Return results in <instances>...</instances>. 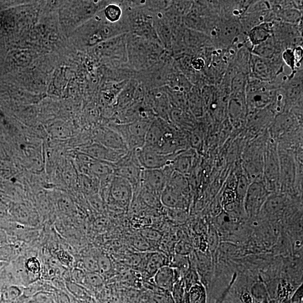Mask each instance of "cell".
<instances>
[{
    "label": "cell",
    "instance_id": "obj_1",
    "mask_svg": "<svg viewBox=\"0 0 303 303\" xmlns=\"http://www.w3.org/2000/svg\"><path fill=\"white\" fill-rule=\"evenodd\" d=\"M145 146L163 155L186 150V140L169 122L156 117L149 127Z\"/></svg>",
    "mask_w": 303,
    "mask_h": 303
},
{
    "label": "cell",
    "instance_id": "obj_2",
    "mask_svg": "<svg viewBox=\"0 0 303 303\" xmlns=\"http://www.w3.org/2000/svg\"><path fill=\"white\" fill-rule=\"evenodd\" d=\"M152 121L138 120L128 124H119L112 129L124 139L128 151H135L145 146L146 135Z\"/></svg>",
    "mask_w": 303,
    "mask_h": 303
},
{
    "label": "cell",
    "instance_id": "obj_3",
    "mask_svg": "<svg viewBox=\"0 0 303 303\" xmlns=\"http://www.w3.org/2000/svg\"><path fill=\"white\" fill-rule=\"evenodd\" d=\"M114 175L124 179L133 188L134 194L141 187L143 168L139 163L135 151H129L120 160L114 164Z\"/></svg>",
    "mask_w": 303,
    "mask_h": 303
},
{
    "label": "cell",
    "instance_id": "obj_4",
    "mask_svg": "<svg viewBox=\"0 0 303 303\" xmlns=\"http://www.w3.org/2000/svg\"><path fill=\"white\" fill-rule=\"evenodd\" d=\"M133 197L134 191L132 185L125 179L114 176L107 202L117 209L127 210L130 208Z\"/></svg>",
    "mask_w": 303,
    "mask_h": 303
},
{
    "label": "cell",
    "instance_id": "obj_5",
    "mask_svg": "<svg viewBox=\"0 0 303 303\" xmlns=\"http://www.w3.org/2000/svg\"><path fill=\"white\" fill-rule=\"evenodd\" d=\"M270 193L265 185L255 182L249 185L244 199V209L246 215L254 218L261 213Z\"/></svg>",
    "mask_w": 303,
    "mask_h": 303
},
{
    "label": "cell",
    "instance_id": "obj_6",
    "mask_svg": "<svg viewBox=\"0 0 303 303\" xmlns=\"http://www.w3.org/2000/svg\"><path fill=\"white\" fill-rule=\"evenodd\" d=\"M173 171L170 166L160 169H143L141 186L161 196Z\"/></svg>",
    "mask_w": 303,
    "mask_h": 303
},
{
    "label": "cell",
    "instance_id": "obj_7",
    "mask_svg": "<svg viewBox=\"0 0 303 303\" xmlns=\"http://www.w3.org/2000/svg\"><path fill=\"white\" fill-rule=\"evenodd\" d=\"M135 152L143 169H160L170 166L173 159L179 152L163 155L145 146L137 149Z\"/></svg>",
    "mask_w": 303,
    "mask_h": 303
},
{
    "label": "cell",
    "instance_id": "obj_8",
    "mask_svg": "<svg viewBox=\"0 0 303 303\" xmlns=\"http://www.w3.org/2000/svg\"><path fill=\"white\" fill-rule=\"evenodd\" d=\"M86 155L96 160L114 164L124 157L128 151L113 150L103 146L100 143L94 144L85 147L84 150Z\"/></svg>",
    "mask_w": 303,
    "mask_h": 303
},
{
    "label": "cell",
    "instance_id": "obj_9",
    "mask_svg": "<svg viewBox=\"0 0 303 303\" xmlns=\"http://www.w3.org/2000/svg\"><path fill=\"white\" fill-rule=\"evenodd\" d=\"M283 279L290 282L297 288L302 285V261L300 256L287 257L282 264Z\"/></svg>",
    "mask_w": 303,
    "mask_h": 303
},
{
    "label": "cell",
    "instance_id": "obj_10",
    "mask_svg": "<svg viewBox=\"0 0 303 303\" xmlns=\"http://www.w3.org/2000/svg\"><path fill=\"white\" fill-rule=\"evenodd\" d=\"M186 195L167 186L163 189L160 200L162 205L167 208L183 209L186 208Z\"/></svg>",
    "mask_w": 303,
    "mask_h": 303
},
{
    "label": "cell",
    "instance_id": "obj_11",
    "mask_svg": "<svg viewBox=\"0 0 303 303\" xmlns=\"http://www.w3.org/2000/svg\"><path fill=\"white\" fill-rule=\"evenodd\" d=\"M144 269L147 275L152 277L162 267L168 265V255L160 251L148 252L143 258Z\"/></svg>",
    "mask_w": 303,
    "mask_h": 303
},
{
    "label": "cell",
    "instance_id": "obj_12",
    "mask_svg": "<svg viewBox=\"0 0 303 303\" xmlns=\"http://www.w3.org/2000/svg\"><path fill=\"white\" fill-rule=\"evenodd\" d=\"M283 51L280 43L272 35L265 42L254 46L251 53L261 58L270 59L277 54H282Z\"/></svg>",
    "mask_w": 303,
    "mask_h": 303
},
{
    "label": "cell",
    "instance_id": "obj_13",
    "mask_svg": "<svg viewBox=\"0 0 303 303\" xmlns=\"http://www.w3.org/2000/svg\"><path fill=\"white\" fill-rule=\"evenodd\" d=\"M194 159V154L192 151L185 150L179 152L174 157L170 166L174 171L185 176L191 172Z\"/></svg>",
    "mask_w": 303,
    "mask_h": 303
},
{
    "label": "cell",
    "instance_id": "obj_14",
    "mask_svg": "<svg viewBox=\"0 0 303 303\" xmlns=\"http://www.w3.org/2000/svg\"><path fill=\"white\" fill-rule=\"evenodd\" d=\"M274 22H264L251 29L248 33L249 42L253 47L265 42L273 35Z\"/></svg>",
    "mask_w": 303,
    "mask_h": 303
},
{
    "label": "cell",
    "instance_id": "obj_15",
    "mask_svg": "<svg viewBox=\"0 0 303 303\" xmlns=\"http://www.w3.org/2000/svg\"><path fill=\"white\" fill-rule=\"evenodd\" d=\"M99 143L113 150L129 151L126 144L119 133L114 130L108 129L98 137Z\"/></svg>",
    "mask_w": 303,
    "mask_h": 303
},
{
    "label": "cell",
    "instance_id": "obj_16",
    "mask_svg": "<svg viewBox=\"0 0 303 303\" xmlns=\"http://www.w3.org/2000/svg\"><path fill=\"white\" fill-rule=\"evenodd\" d=\"M152 279L157 287L167 291H171L177 282L174 270L168 266L162 267L158 270Z\"/></svg>",
    "mask_w": 303,
    "mask_h": 303
},
{
    "label": "cell",
    "instance_id": "obj_17",
    "mask_svg": "<svg viewBox=\"0 0 303 303\" xmlns=\"http://www.w3.org/2000/svg\"><path fill=\"white\" fill-rule=\"evenodd\" d=\"M285 199L283 197L273 196L267 199L263 208L265 214L268 218L278 217L285 207Z\"/></svg>",
    "mask_w": 303,
    "mask_h": 303
},
{
    "label": "cell",
    "instance_id": "obj_18",
    "mask_svg": "<svg viewBox=\"0 0 303 303\" xmlns=\"http://www.w3.org/2000/svg\"><path fill=\"white\" fill-rule=\"evenodd\" d=\"M207 290L199 282L187 291L184 303H207Z\"/></svg>",
    "mask_w": 303,
    "mask_h": 303
},
{
    "label": "cell",
    "instance_id": "obj_19",
    "mask_svg": "<svg viewBox=\"0 0 303 303\" xmlns=\"http://www.w3.org/2000/svg\"><path fill=\"white\" fill-rule=\"evenodd\" d=\"M137 90V82L131 80L127 83L119 95L117 100V106L119 109H125L129 105L132 100L134 99Z\"/></svg>",
    "mask_w": 303,
    "mask_h": 303
},
{
    "label": "cell",
    "instance_id": "obj_20",
    "mask_svg": "<svg viewBox=\"0 0 303 303\" xmlns=\"http://www.w3.org/2000/svg\"><path fill=\"white\" fill-rule=\"evenodd\" d=\"M259 277L260 278L259 276ZM249 291L254 302L261 303L270 301V298L268 289L264 282L261 279H259L251 285Z\"/></svg>",
    "mask_w": 303,
    "mask_h": 303
},
{
    "label": "cell",
    "instance_id": "obj_21",
    "mask_svg": "<svg viewBox=\"0 0 303 303\" xmlns=\"http://www.w3.org/2000/svg\"><path fill=\"white\" fill-rule=\"evenodd\" d=\"M168 266L184 275L189 268V256H184L173 253L168 255Z\"/></svg>",
    "mask_w": 303,
    "mask_h": 303
},
{
    "label": "cell",
    "instance_id": "obj_22",
    "mask_svg": "<svg viewBox=\"0 0 303 303\" xmlns=\"http://www.w3.org/2000/svg\"><path fill=\"white\" fill-rule=\"evenodd\" d=\"M248 77V75L241 72L234 75L230 85L233 94L244 93L247 83Z\"/></svg>",
    "mask_w": 303,
    "mask_h": 303
},
{
    "label": "cell",
    "instance_id": "obj_23",
    "mask_svg": "<svg viewBox=\"0 0 303 303\" xmlns=\"http://www.w3.org/2000/svg\"><path fill=\"white\" fill-rule=\"evenodd\" d=\"M207 241L208 251L214 256L215 253H217L221 241L217 230L213 225H210L208 228Z\"/></svg>",
    "mask_w": 303,
    "mask_h": 303
},
{
    "label": "cell",
    "instance_id": "obj_24",
    "mask_svg": "<svg viewBox=\"0 0 303 303\" xmlns=\"http://www.w3.org/2000/svg\"><path fill=\"white\" fill-rule=\"evenodd\" d=\"M104 15L108 22L116 23L121 20L122 16V10L119 5L111 4L105 9Z\"/></svg>",
    "mask_w": 303,
    "mask_h": 303
},
{
    "label": "cell",
    "instance_id": "obj_25",
    "mask_svg": "<svg viewBox=\"0 0 303 303\" xmlns=\"http://www.w3.org/2000/svg\"><path fill=\"white\" fill-rule=\"evenodd\" d=\"M266 167V174L267 179L270 182H274L276 181L277 177H279L278 174L279 167L277 166L276 158L274 154L271 153L269 156L268 162H267Z\"/></svg>",
    "mask_w": 303,
    "mask_h": 303
},
{
    "label": "cell",
    "instance_id": "obj_26",
    "mask_svg": "<svg viewBox=\"0 0 303 303\" xmlns=\"http://www.w3.org/2000/svg\"><path fill=\"white\" fill-rule=\"evenodd\" d=\"M183 280L187 291H188L192 286L201 282L196 268H195L194 266L191 263H190L188 270L184 275Z\"/></svg>",
    "mask_w": 303,
    "mask_h": 303
},
{
    "label": "cell",
    "instance_id": "obj_27",
    "mask_svg": "<svg viewBox=\"0 0 303 303\" xmlns=\"http://www.w3.org/2000/svg\"><path fill=\"white\" fill-rule=\"evenodd\" d=\"M171 291L175 303L185 302L187 291L183 279L178 280L174 284Z\"/></svg>",
    "mask_w": 303,
    "mask_h": 303
},
{
    "label": "cell",
    "instance_id": "obj_28",
    "mask_svg": "<svg viewBox=\"0 0 303 303\" xmlns=\"http://www.w3.org/2000/svg\"><path fill=\"white\" fill-rule=\"evenodd\" d=\"M140 235L150 242L159 243L163 237V234L157 229L153 228L143 229L141 231Z\"/></svg>",
    "mask_w": 303,
    "mask_h": 303
},
{
    "label": "cell",
    "instance_id": "obj_29",
    "mask_svg": "<svg viewBox=\"0 0 303 303\" xmlns=\"http://www.w3.org/2000/svg\"><path fill=\"white\" fill-rule=\"evenodd\" d=\"M194 250L192 244L186 240L178 241L175 245L174 253L178 255L189 256Z\"/></svg>",
    "mask_w": 303,
    "mask_h": 303
},
{
    "label": "cell",
    "instance_id": "obj_30",
    "mask_svg": "<svg viewBox=\"0 0 303 303\" xmlns=\"http://www.w3.org/2000/svg\"><path fill=\"white\" fill-rule=\"evenodd\" d=\"M24 266L28 273L32 275L38 274L42 269L39 260L34 256L25 260Z\"/></svg>",
    "mask_w": 303,
    "mask_h": 303
},
{
    "label": "cell",
    "instance_id": "obj_31",
    "mask_svg": "<svg viewBox=\"0 0 303 303\" xmlns=\"http://www.w3.org/2000/svg\"><path fill=\"white\" fill-rule=\"evenodd\" d=\"M133 244L134 247L138 250L147 251V252L155 251L153 249V244L143 238L141 235L133 240Z\"/></svg>",
    "mask_w": 303,
    "mask_h": 303
},
{
    "label": "cell",
    "instance_id": "obj_32",
    "mask_svg": "<svg viewBox=\"0 0 303 303\" xmlns=\"http://www.w3.org/2000/svg\"><path fill=\"white\" fill-rule=\"evenodd\" d=\"M104 282V279L98 272H88L86 274L84 284L97 287L102 286Z\"/></svg>",
    "mask_w": 303,
    "mask_h": 303
},
{
    "label": "cell",
    "instance_id": "obj_33",
    "mask_svg": "<svg viewBox=\"0 0 303 303\" xmlns=\"http://www.w3.org/2000/svg\"><path fill=\"white\" fill-rule=\"evenodd\" d=\"M82 270H86L88 272H99L98 263L97 258L92 256H87L81 261Z\"/></svg>",
    "mask_w": 303,
    "mask_h": 303
},
{
    "label": "cell",
    "instance_id": "obj_34",
    "mask_svg": "<svg viewBox=\"0 0 303 303\" xmlns=\"http://www.w3.org/2000/svg\"><path fill=\"white\" fill-rule=\"evenodd\" d=\"M281 57L284 64L288 66L291 69V73L296 70L293 49H285L283 51V52H282Z\"/></svg>",
    "mask_w": 303,
    "mask_h": 303
},
{
    "label": "cell",
    "instance_id": "obj_35",
    "mask_svg": "<svg viewBox=\"0 0 303 303\" xmlns=\"http://www.w3.org/2000/svg\"><path fill=\"white\" fill-rule=\"evenodd\" d=\"M66 289L72 295L79 298H84L86 296L84 289L79 284L72 281H66L65 283Z\"/></svg>",
    "mask_w": 303,
    "mask_h": 303
},
{
    "label": "cell",
    "instance_id": "obj_36",
    "mask_svg": "<svg viewBox=\"0 0 303 303\" xmlns=\"http://www.w3.org/2000/svg\"><path fill=\"white\" fill-rule=\"evenodd\" d=\"M99 272L102 274L109 272L112 268V264L109 256L105 254H101L97 258Z\"/></svg>",
    "mask_w": 303,
    "mask_h": 303
},
{
    "label": "cell",
    "instance_id": "obj_37",
    "mask_svg": "<svg viewBox=\"0 0 303 303\" xmlns=\"http://www.w3.org/2000/svg\"><path fill=\"white\" fill-rule=\"evenodd\" d=\"M189 102L194 114L197 116L201 115L202 111V102L197 92H193L190 97Z\"/></svg>",
    "mask_w": 303,
    "mask_h": 303
},
{
    "label": "cell",
    "instance_id": "obj_38",
    "mask_svg": "<svg viewBox=\"0 0 303 303\" xmlns=\"http://www.w3.org/2000/svg\"><path fill=\"white\" fill-rule=\"evenodd\" d=\"M86 274L83 270L79 268L74 269L71 273V279L75 283L79 285L84 284Z\"/></svg>",
    "mask_w": 303,
    "mask_h": 303
},
{
    "label": "cell",
    "instance_id": "obj_39",
    "mask_svg": "<svg viewBox=\"0 0 303 303\" xmlns=\"http://www.w3.org/2000/svg\"><path fill=\"white\" fill-rule=\"evenodd\" d=\"M58 258L61 264L70 266L73 263V258L68 252L64 250H60L57 254Z\"/></svg>",
    "mask_w": 303,
    "mask_h": 303
},
{
    "label": "cell",
    "instance_id": "obj_40",
    "mask_svg": "<svg viewBox=\"0 0 303 303\" xmlns=\"http://www.w3.org/2000/svg\"><path fill=\"white\" fill-rule=\"evenodd\" d=\"M191 66L192 68L197 71H201L205 67L206 62L205 60L201 57L195 58L191 61Z\"/></svg>",
    "mask_w": 303,
    "mask_h": 303
},
{
    "label": "cell",
    "instance_id": "obj_41",
    "mask_svg": "<svg viewBox=\"0 0 303 303\" xmlns=\"http://www.w3.org/2000/svg\"><path fill=\"white\" fill-rule=\"evenodd\" d=\"M55 300L56 303H72L70 296L62 290L56 292Z\"/></svg>",
    "mask_w": 303,
    "mask_h": 303
},
{
    "label": "cell",
    "instance_id": "obj_42",
    "mask_svg": "<svg viewBox=\"0 0 303 303\" xmlns=\"http://www.w3.org/2000/svg\"><path fill=\"white\" fill-rule=\"evenodd\" d=\"M236 279H237V274H236L235 272V273H234L233 275L232 280H231V281H230L229 286H228L227 288L224 290L222 295H221L217 300V301H215V303H224V301L225 299L226 296H227L231 289V287H232L233 285L234 284V282L236 281Z\"/></svg>",
    "mask_w": 303,
    "mask_h": 303
},
{
    "label": "cell",
    "instance_id": "obj_43",
    "mask_svg": "<svg viewBox=\"0 0 303 303\" xmlns=\"http://www.w3.org/2000/svg\"><path fill=\"white\" fill-rule=\"evenodd\" d=\"M240 300L242 303H254L252 296H251L250 291L245 290L241 292L240 294Z\"/></svg>",
    "mask_w": 303,
    "mask_h": 303
}]
</instances>
